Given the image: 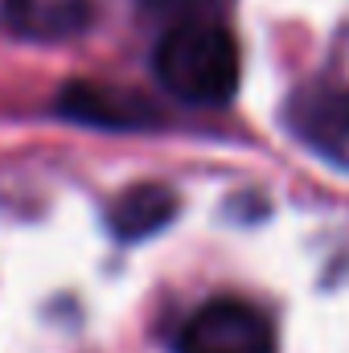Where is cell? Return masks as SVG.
Segmentation results:
<instances>
[{
    "label": "cell",
    "mask_w": 349,
    "mask_h": 353,
    "mask_svg": "<svg viewBox=\"0 0 349 353\" xmlns=\"http://www.w3.org/2000/svg\"><path fill=\"white\" fill-rule=\"evenodd\" d=\"M177 353H275V333L259 308L210 300L177 333Z\"/></svg>",
    "instance_id": "obj_3"
},
{
    "label": "cell",
    "mask_w": 349,
    "mask_h": 353,
    "mask_svg": "<svg viewBox=\"0 0 349 353\" xmlns=\"http://www.w3.org/2000/svg\"><path fill=\"white\" fill-rule=\"evenodd\" d=\"M58 111L74 123L103 128V132H144L161 123V111L148 99L107 83H66L58 94Z\"/></svg>",
    "instance_id": "obj_4"
},
{
    "label": "cell",
    "mask_w": 349,
    "mask_h": 353,
    "mask_svg": "<svg viewBox=\"0 0 349 353\" xmlns=\"http://www.w3.org/2000/svg\"><path fill=\"white\" fill-rule=\"evenodd\" d=\"M173 214H177V193L169 185H152V181H148V185L123 189V193L111 201L107 226H111V234H115L119 243H140V239L165 230V226L173 222Z\"/></svg>",
    "instance_id": "obj_6"
},
{
    "label": "cell",
    "mask_w": 349,
    "mask_h": 353,
    "mask_svg": "<svg viewBox=\"0 0 349 353\" xmlns=\"http://www.w3.org/2000/svg\"><path fill=\"white\" fill-rule=\"evenodd\" d=\"M288 128L312 152L349 169V33L337 37L329 62L292 90Z\"/></svg>",
    "instance_id": "obj_2"
},
{
    "label": "cell",
    "mask_w": 349,
    "mask_h": 353,
    "mask_svg": "<svg viewBox=\"0 0 349 353\" xmlns=\"http://www.w3.org/2000/svg\"><path fill=\"white\" fill-rule=\"evenodd\" d=\"M4 25L25 41H70L94 21V0H0Z\"/></svg>",
    "instance_id": "obj_5"
},
{
    "label": "cell",
    "mask_w": 349,
    "mask_h": 353,
    "mask_svg": "<svg viewBox=\"0 0 349 353\" xmlns=\"http://www.w3.org/2000/svg\"><path fill=\"white\" fill-rule=\"evenodd\" d=\"M161 87L193 107H226L239 90V46L214 17H181L157 41Z\"/></svg>",
    "instance_id": "obj_1"
},
{
    "label": "cell",
    "mask_w": 349,
    "mask_h": 353,
    "mask_svg": "<svg viewBox=\"0 0 349 353\" xmlns=\"http://www.w3.org/2000/svg\"><path fill=\"white\" fill-rule=\"evenodd\" d=\"M148 8H161V12H181V17H206L201 8H210L214 0H144Z\"/></svg>",
    "instance_id": "obj_7"
}]
</instances>
